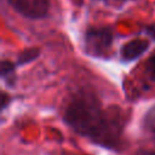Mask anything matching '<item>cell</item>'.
Here are the masks:
<instances>
[{
  "mask_svg": "<svg viewBox=\"0 0 155 155\" xmlns=\"http://www.w3.org/2000/svg\"><path fill=\"white\" fill-rule=\"evenodd\" d=\"M65 122L78 133L102 144H113L121 126L115 115L109 116L92 93L82 91L70 99L64 113Z\"/></svg>",
  "mask_w": 155,
  "mask_h": 155,
  "instance_id": "6da1fadb",
  "label": "cell"
},
{
  "mask_svg": "<svg viewBox=\"0 0 155 155\" xmlns=\"http://www.w3.org/2000/svg\"><path fill=\"white\" fill-rule=\"evenodd\" d=\"M113 42V31L109 27L90 28L84 39L85 50L92 56H104L110 50Z\"/></svg>",
  "mask_w": 155,
  "mask_h": 155,
  "instance_id": "7a4b0ae2",
  "label": "cell"
},
{
  "mask_svg": "<svg viewBox=\"0 0 155 155\" xmlns=\"http://www.w3.org/2000/svg\"><path fill=\"white\" fill-rule=\"evenodd\" d=\"M11 7L29 19H42L47 17L50 0H8Z\"/></svg>",
  "mask_w": 155,
  "mask_h": 155,
  "instance_id": "3957f363",
  "label": "cell"
},
{
  "mask_svg": "<svg viewBox=\"0 0 155 155\" xmlns=\"http://www.w3.org/2000/svg\"><path fill=\"white\" fill-rule=\"evenodd\" d=\"M149 47V42L144 39H134L128 41L127 44H125L121 47V58L124 61H133L136 58H138L139 56H142Z\"/></svg>",
  "mask_w": 155,
  "mask_h": 155,
  "instance_id": "277c9868",
  "label": "cell"
},
{
  "mask_svg": "<svg viewBox=\"0 0 155 155\" xmlns=\"http://www.w3.org/2000/svg\"><path fill=\"white\" fill-rule=\"evenodd\" d=\"M1 78L6 81L8 86H12L16 80L15 65L8 61H2L1 63Z\"/></svg>",
  "mask_w": 155,
  "mask_h": 155,
  "instance_id": "5b68a950",
  "label": "cell"
},
{
  "mask_svg": "<svg viewBox=\"0 0 155 155\" xmlns=\"http://www.w3.org/2000/svg\"><path fill=\"white\" fill-rule=\"evenodd\" d=\"M39 53H40V51L38 48H27V50H24L18 56V64L23 65V64H27V63L34 61L39 56Z\"/></svg>",
  "mask_w": 155,
  "mask_h": 155,
  "instance_id": "8992f818",
  "label": "cell"
},
{
  "mask_svg": "<svg viewBox=\"0 0 155 155\" xmlns=\"http://www.w3.org/2000/svg\"><path fill=\"white\" fill-rule=\"evenodd\" d=\"M145 70H147V74L149 75V78L155 80V54L148 59V62L145 64Z\"/></svg>",
  "mask_w": 155,
  "mask_h": 155,
  "instance_id": "52a82bcc",
  "label": "cell"
},
{
  "mask_svg": "<svg viewBox=\"0 0 155 155\" xmlns=\"http://www.w3.org/2000/svg\"><path fill=\"white\" fill-rule=\"evenodd\" d=\"M147 126L155 133V108L147 116Z\"/></svg>",
  "mask_w": 155,
  "mask_h": 155,
  "instance_id": "ba28073f",
  "label": "cell"
},
{
  "mask_svg": "<svg viewBox=\"0 0 155 155\" xmlns=\"http://www.w3.org/2000/svg\"><path fill=\"white\" fill-rule=\"evenodd\" d=\"M96 1H102V2H105V4H124V2H127V1H131V0H96Z\"/></svg>",
  "mask_w": 155,
  "mask_h": 155,
  "instance_id": "9c48e42d",
  "label": "cell"
},
{
  "mask_svg": "<svg viewBox=\"0 0 155 155\" xmlns=\"http://www.w3.org/2000/svg\"><path fill=\"white\" fill-rule=\"evenodd\" d=\"M147 33H148L153 39H155V23H153L151 25H149V27L147 28Z\"/></svg>",
  "mask_w": 155,
  "mask_h": 155,
  "instance_id": "30bf717a",
  "label": "cell"
},
{
  "mask_svg": "<svg viewBox=\"0 0 155 155\" xmlns=\"http://www.w3.org/2000/svg\"><path fill=\"white\" fill-rule=\"evenodd\" d=\"M139 155H155V151H143Z\"/></svg>",
  "mask_w": 155,
  "mask_h": 155,
  "instance_id": "8fae6325",
  "label": "cell"
}]
</instances>
